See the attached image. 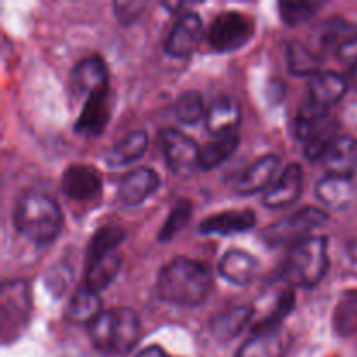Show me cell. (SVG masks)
I'll return each instance as SVG.
<instances>
[{"mask_svg":"<svg viewBox=\"0 0 357 357\" xmlns=\"http://www.w3.org/2000/svg\"><path fill=\"white\" fill-rule=\"evenodd\" d=\"M288 68L293 75L298 77H316L321 73V56L309 45L302 42H289L288 44Z\"/></svg>","mask_w":357,"mask_h":357,"instance_id":"obj_28","label":"cell"},{"mask_svg":"<svg viewBox=\"0 0 357 357\" xmlns=\"http://www.w3.org/2000/svg\"><path fill=\"white\" fill-rule=\"evenodd\" d=\"M70 86L77 94H84V96H87L94 89L110 87V75H108L105 59L94 54L77 63L70 73Z\"/></svg>","mask_w":357,"mask_h":357,"instance_id":"obj_15","label":"cell"},{"mask_svg":"<svg viewBox=\"0 0 357 357\" xmlns=\"http://www.w3.org/2000/svg\"><path fill=\"white\" fill-rule=\"evenodd\" d=\"M72 265L65 264V261H58V264H52V267L45 274V286L54 296H63L68 289L70 282H72Z\"/></svg>","mask_w":357,"mask_h":357,"instance_id":"obj_36","label":"cell"},{"mask_svg":"<svg viewBox=\"0 0 357 357\" xmlns=\"http://www.w3.org/2000/svg\"><path fill=\"white\" fill-rule=\"evenodd\" d=\"M279 166H281V159L275 153H268V155L260 157L237 180L236 192L246 197V195H253L265 190L272 183L275 174H278Z\"/></svg>","mask_w":357,"mask_h":357,"instance_id":"obj_17","label":"cell"},{"mask_svg":"<svg viewBox=\"0 0 357 357\" xmlns=\"http://www.w3.org/2000/svg\"><path fill=\"white\" fill-rule=\"evenodd\" d=\"M174 115H176L178 122L185 126L197 124L202 117L206 115L204 110V100H202L199 91H185L180 94L174 105Z\"/></svg>","mask_w":357,"mask_h":357,"instance_id":"obj_33","label":"cell"},{"mask_svg":"<svg viewBox=\"0 0 357 357\" xmlns=\"http://www.w3.org/2000/svg\"><path fill=\"white\" fill-rule=\"evenodd\" d=\"M121 267L122 255L119 251H112V253L103 255L96 260L87 261L86 284L84 286H87L93 291L101 293L115 281L117 274L121 272Z\"/></svg>","mask_w":357,"mask_h":357,"instance_id":"obj_24","label":"cell"},{"mask_svg":"<svg viewBox=\"0 0 357 357\" xmlns=\"http://www.w3.org/2000/svg\"><path fill=\"white\" fill-rule=\"evenodd\" d=\"M239 132H232V135L218 136L213 139L208 145L201 146V159H199V167L204 171L215 169L220 164L229 160L234 155V152L239 146Z\"/></svg>","mask_w":357,"mask_h":357,"instance_id":"obj_27","label":"cell"},{"mask_svg":"<svg viewBox=\"0 0 357 357\" xmlns=\"http://www.w3.org/2000/svg\"><path fill=\"white\" fill-rule=\"evenodd\" d=\"M303 190V169L300 164L284 167L274 187L264 195V206L268 209H284L295 204Z\"/></svg>","mask_w":357,"mask_h":357,"instance_id":"obj_14","label":"cell"},{"mask_svg":"<svg viewBox=\"0 0 357 357\" xmlns=\"http://www.w3.org/2000/svg\"><path fill=\"white\" fill-rule=\"evenodd\" d=\"M142 324L138 314L129 307L103 310L89 324V340L98 352L122 356L139 342Z\"/></svg>","mask_w":357,"mask_h":357,"instance_id":"obj_3","label":"cell"},{"mask_svg":"<svg viewBox=\"0 0 357 357\" xmlns=\"http://www.w3.org/2000/svg\"><path fill=\"white\" fill-rule=\"evenodd\" d=\"M218 272L225 281L236 286H248L258 274L257 258L243 250H230L222 257Z\"/></svg>","mask_w":357,"mask_h":357,"instance_id":"obj_22","label":"cell"},{"mask_svg":"<svg viewBox=\"0 0 357 357\" xmlns=\"http://www.w3.org/2000/svg\"><path fill=\"white\" fill-rule=\"evenodd\" d=\"M192 213H194L192 202L188 199H178L173 208H171L169 215H167L166 222H164L162 229L159 232L160 243L173 241L176 237V234H180L188 225V222L192 218Z\"/></svg>","mask_w":357,"mask_h":357,"instance_id":"obj_32","label":"cell"},{"mask_svg":"<svg viewBox=\"0 0 357 357\" xmlns=\"http://www.w3.org/2000/svg\"><path fill=\"white\" fill-rule=\"evenodd\" d=\"M316 195L326 208L345 209L351 204L352 183L347 178H338L328 174L316 185Z\"/></svg>","mask_w":357,"mask_h":357,"instance_id":"obj_26","label":"cell"},{"mask_svg":"<svg viewBox=\"0 0 357 357\" xmlns=\"http://www.w3.org/2000/svg\"><path fill=\"white\" fill-rule=\"evenodd\" d=\"M328 222V213L319 208H302L296 213L284 216L264 230V241L268 246L298 244L310 237V232Z\"/></svg>","mask_w":357,"mask_h":357,"instance_id":"obj_6","label":"cell"},{"mask_svg":"<svg viewBox=\"0 0 357 357\" xmlns=\"http://www.w3.org/2000/svg\"><path fill=\"white\" fill-rule=\"evenodd\" d=\"M146 149H149V135L145 131H132L131 135L126 136L124 139L112 146L110 152L105 157V162L110 167H124L129 164L136 162L145 155Z\"/></svg>","mask_w":357,"mask_h":357,"instance_id":"obj_25","label":"cell"},{"mask_svg":"<svg viewBox=\"0 0 357 357\" xmlns=\"http://www.w3.org/2000/svg\"><path fill=\"white\" fill-rule=\"evenodd\" d=\"M255 316V309L251 305H236L222 310L209 319V331L220 342L234 340Z\"/></svg>","mask_w":357,"mask_h":357,"instance_id":"obj_21","label":"cell"},{"mask_svg":"<svg viewBox=\"0 0 357 357\" xmlns=\"http://www.w3.org/2000/svg\"><path fill=\"white\" fill-rule=\"evenodd\" d=\"M241 124V108L230 96H218L213 100L206 112V128L215 138L237 132Z\"/></svg>","mask_w":357,"mask_h":357,"instance_id":"obj_18","label":"cell"},{"mask_svg":"<svg viewBox=\"0 0 357 357\" xmlns=\"http://www.w3.org/2000/svg\"><path fill=\"white\" fill-rule=\"evenodd\" d=\"M110 87L91 91L86 96L75 122V131L79 135L94 138L100 136L110 121Z\"/></svg>","mask_w":357,"mask_h":357,"instance_id":"obj_10","label":"cell"},{"mask_svg":"<svg viewBox=\"0 0 357 357\" xmlns=\"http://www.w3.org/2000/svg\"><path fill=\"white\" fill-rule=\"evenodd\" d=\"M319 9V2H286V0L279 2V14L288 26L307 23Z\"/></svg>","mask_w":357,"mask_h":357,"instance_id":"obj_35","label":"cell"},{"mask_svg":"<svg viewBox=\"0 0 357 357\" xmlns=\"http://www.w3.org/2000/svg\"><path fill=\"white\" fill-rule=\"evenodd\" d=\"M337 54L342 63L349 65L351 68H357V35L356 37L349 38V40L338 49Z\"/></svg>","mask_w":357,"mask_h":357,"instance_id":"obj_38","label":"cell"},{"mask_svg":"<svg viewBox=\"0 0 357 357\" xmlns=\"http://www.w3.org/2000/svg\"><path fill=\"white\" fill-rule=\"evenodd\" d=\"M257 223V215L251 209H230L208 216L199 225V232L206 236H232L251 230Z\"/></svg>","mask_w":357,"mask_h":357,"instance_id":"obj_16","label":"cell"},{"mask_svg":"<svg viewBox=\"0 0 357 357\" xmlns=\"http://www.w3.org/2000/svg\"><path fill=\"white\" fill-rule=\"evenodd\" d=\"M126 232L119 225H108L100 227L96 232L93 234L87 246V261L96 260V258L103 257V255L117 251V248L124 243Z\"/></svg>","mask_w":357,"mask_h":357,"instance_id":"obj_29","label":"cell"},{"mask_svg":"<svg viewBox=\"0 0 357 357\" xmlns=\"http://www.w3.org/2000/svg\"><path fill=\"white\" fill-rule=\"evenodd\" d=\"M101 173L93 166L73 164L65 169L61 176V190L72 201H91L101 194Z\"/></svg>","mask_w":357,"mask_h":357,"instance_id":"obj_11","label":"cell"},{"mask_svg":"<svg viewBox=\"0 0 357 357\" xmlns=\"http://www.w3.org/2000/svg\"><path fill=\"white\" fill-rule=\"evenodd\" d=\"M160 142L167 167L176 176H190L195 169H201V146H197L190 136L183 135L178 129H167L160 136Z\"/></svg>","mask_w":357,"mask_h":357,"instance_id":"obj_8","label":"cell"},{"mask_svg":"<svg viewBox=\"0 0 357 357\" xmlns=\"http://www.w3.org/2000/svg\"><path fill=\"white\" fill-rule=\"evenodd\" d=\"M349 91L347 77L337 72H321L312 77L309 86V101L317 107L330 110Z\"/></svg>","mask_w":357,"mask_h":357,"instance_id":"obj_19","label":"cell"},{"mask_svg":"<svg viewBox=\"0 0 357 357\" xmlns=\"http://www.w3.org/2000/svg\"><path fill=\"white\" fill-rule=\"evenodd\" d=\"M338 122L333 117L328 119L326 124L309 139L305 142V157H309L310 160H319L324 159L326 152L330 150V146L337 142L338 138Z\"/></svg>","mask_w":357,"mask_h":357,"instance_id":"obj_34","label":"cell"},{"mask_svg":"<svg viewBox=\"0 0 357 357\" xmlns=\"http://www.w3.org/2000/svg\"><path fill=\"white\" fill-rule=\"evenodd\" d=\"M333 328L340 337L357 333V291H347L333 314Z\"/></svg>","mask_w":357,"mask_h":357,"instance_id":"obj_31","label":"cell"},{"mask_svg":"<svg viewBox=\"0 0 357 357\" xmlns=\"http://www.w3.org/2000/svg\"><path fill=\"white\" fill-rule=\"evenodd\" d=\"M101 312H103V302H101L100 293L93 291L87 286H80L70 298L66 317L73 324L89 326Z\"/></svg>","mask_w":357,"mask_h":357,"instance_id":"obj_23","label":"cell"},{"mask_svg":"<svg viewBox=\"0 0 357 357\" xmlns=\"http://www.w3.org/2000/svg\"><path fill=\"white\" fill-rule=\"evenodd\" d=\"M255 35V23L239 10L220 13L209 24L206 37L216 52H234L244 47Z\"/></svg>","mask_w":357,"mask_h":357,"instance_id":"obj_7","label":"cell"},{"mask_svg":"<svg viewBox=\"0 0 357 357\" xmlns=\"http://www.w3.org/2000/svg\"><path fill=\"white\" fill-rule=\"evenodd\" d=\"M349 87H354L357 91V68H351V75H349Z\"/></svg>","mask_w":357,"mask_h":357,"instance_id":"obj_40","label":"cell"},{"mask_svg":"<svg viewBox=\"0 0 357 357\" xmlns=\"http://www.w3.org/2000/svg\"><path fill=\"white\" fill-rule=\"evenodd\" d=\"M204 37V24L197 13H183L171 28L164 49L171 58H188L199 49Z\"/></svg>","mask_w":357,"mask_h":357,"instance_id":"obj_9","label":"cell"},{"mask_svg":"<svg viewBox=\"0 0 357 357\" xmlns=\"http://www.w3.org/2000/svg\"><path fill=\"white\" fill-rule=\"evenodd\" d=\"M347 33H351V26L347 21H344L342 17H331L317 26L314 40H316L317 47L323 51H338L349 40L345 38Z\"/></svg>","mask_w":357,"mask_h":357,"instance_id":"obj_30","label":"cell"},{"mask_svg":"<svg viewBox=\"0 0 357 357\" xmlns=\"http://www.w3.org/2000/svg\"><path fill=\"white\" fill-rule=\"evenodd\" d=\"M31 293L23 279H7L0 288V331L3 344H10L23 335L30 324Z\"/></svg>","mask_w":357,"mask_h":357,"instance_id":"obj_5","label":"cell"},{"mask_svg":"<svg viewBox=\"0 0 357 357\" xmlns=\"http://www.w3.org/2000/svg\"><path fill=\"white\" fill-rule=\"evenodd\" d=\"M211 289V275L204 265L187 257L171 260L160 271L157 279V293L164 302L180 307H197L208 298Z\"/></svg>","mask_w":357,"mask_h":357,"instance_id":"obj_1","label":"cell"},{"mask_svg":"<svg viewBox=\"0 0 357 357\" xmlns=\"http://www.w3.org/2000/svg\"><path fill=\"white\" fill-rule=\"evenodd\" d=\"M328 174L351 180L357 173V139L352 136H338L323 159Z\"/></svg>","mask_w":357,"mask_h":357,"instance_id":"obj_20","label":"cell"},{"mask_svg":"<svg viewBox=\"0 0 357 357\" xmlns=\"http://www.w3.org/2000/svg\"><path fill=\"white\" fill-rule=\"evenodd\" d=\"M13 220L17 232L37 246L52 243L61 234L65 223L58 202L38 192H26L17 199Z\"/></svg>","mask_w":357,"mask_h":357,"instance_id":"obj_2","label":"cell"},{"mask_svg":"<svg viewBox=\"0 0 357 357\" xmlns=\"http://www.w3.org/2000/svg\"><path fill=\"white\" fill-rule=\"evenodd\" d=\"M145 9H146V2H136V0L114 2V14L121 24H132L135 21H138Z\"/></svg>","mask_w":357,"mask_h":357,"instance_id":"obj_37","label":"cell"},{"mask_svg":"<svg viewBox=\"0 0 357 357\" xmlns=\"http://www.w3.org/2000/svg\"><path fill=\"white\" fill-rule=\"evenodd\" d=\"M138 357H169V356H167L166 352L159 347V345H150V347L143 349V351L139 352Z\"/></svg>","mask_w":357,"mask_h":357,"instance_id":"obj_39","label":"cell"},{"mask_svg":"<svg viewBox=\"0 0 357 357\" xmlns=\"http://www.w3.org/2000/svg\"><path fill=\"white\" fill-rule=\"evenodd\" d=\"M159 188L160 176L157 174V171L150 169V167H138L126 174L124 180L119 183L117 199L121 201V204L132 208V206L143 204Z\"/></svg>","mask_w":357,"mask_h":357,"instance_id":"obj_12","label":"cell"},{"mask_svg":"<svg viewBox=\"0 0 357 357\" xmlns=\"http://www.w3.org/2000/svg\"><path fill=\"white\" fill-rule=\"evenodd\" d=\"M328 268V239L310 236L291 246L282 265L281 278L291 288H314L323 281Z\"/></svg>","mask_w":357,"mask_h":357,"instance_id":"obj_4","label":"cell"},{"mask_svg":"<svg viewBox=\"0 0 357 357\" xmlns=\"http://www.w3.org/2000/svg\"><path fill=\"white\" fill-rule=\"evenodd\" d=\"M289 347L288 331L282 326L264 331H251L236 357H284Z\"/></svg>","mask_w":357,"mask_h":357,"instance_id":"obj_13","label":"cell"}]
</instances>
